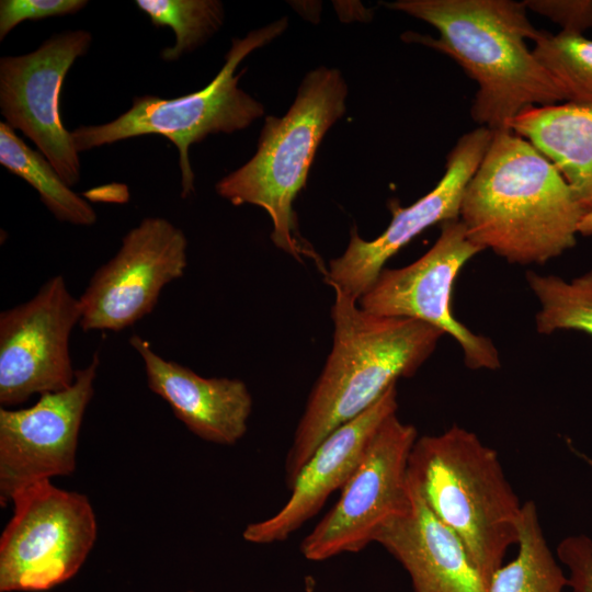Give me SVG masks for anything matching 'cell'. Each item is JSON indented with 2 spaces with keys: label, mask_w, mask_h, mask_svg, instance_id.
Wrapping results in <instances>:
<instances>
[{
  "label": "cell",
  "mask_w": 592,
  "mask_h": 592,
  "mask_svg": "<svg viewBox=\"0 0 592 592\" xmlns=\"http://www.w3.org/2000/svg\"><path fill=\"white\" fill-rule=\"evenodd\" d=\"M11 502L13 514L0 538V591H45L76 576L98 533L88 497L43 480Z\"/></svg>",
  "instance_id": "cell-7"
},
{
  "label": "cell",
  "mask_w": 592,
  "mask_h": 592,
  "mask_svg": "<svg viewBox=\"0 0 592 592\" xmlns=\"http://www.w3.org/2000/svg\"><path fill=\"white\" fill-rule=\"evenodd\" d=\"M80 319L79 298L61 275L47 280L27 301L0 314L1 406H16L35 394L59 391L73 383L69 339Z\"/></svg>",
  "instance_id": "cell-11"
},
{
  "label": "cell",
  "mask_w": 592,
  "mask_h": 592,
  "mask_svg": "<svg viewBox=\"0 0 592 592\" xmlns=\"http://www.w3.org/2000/svg\"><path fill=\"white\" fill-rule=\"evenodd\" d=\"M346 96V82L337 68L320 66L309 71L287 113L265 118L254 156L215 186L218 195L236 206L262 207L273 223L274 244L299 261L301 253H315L298 240L293 202L306 184L325 134L345 113Z\"/></svg>",
  "instance_id": "cell-5"
},
{
  "label": "cell",
  "mask_w": 592,
  "mask_h": 592,
  "mask_svg": "<svg viewBox=\"0 0 592 592\" xmlns=\"http://www.w3.org/2000/svg\"><path fill=\"white\" fill-rule=\"evenodd\" d=\"M286 27L287 18H282L249 32L243 38H232L220 71L200 91L174 99L150 94L135 96L132 107L115 119L77 127L71 132L77 151L145 135L166 137L179 152L181 195L183 198L190 196L194 191L190 147L209 134L244 129L264 114L263 105L238 87L241 75H236V69L246 56L277 37Z\"/></svg>",
  "instance_id": "cell-6"
},
{
  "label": "cell",
  "mask_w": 592,
  "mask_h": 592,
  "mask_svg": "<svg viewBox=\"0 0 592 592\" xmlns=\"http://www.w3.org/2000/svg\"><path fill=\"white\" fill-rule=\"evenodd\" d=\"M0 164L33 186L58 220L77 226H91L96 221L93 207L71 190L41 152L31 149L4 122H0Z\"/></svg>",
  "instance_id": "cell-19"
},
{
  "label": "cell",
  "mask_w": 592,
  "mask_h": 592,
  "mask_svg": "<svg viewBox=\"0 0 592 592\" xmlns=\"http://www.w3.org/2000/svg\"><path fill=\"white\" fill-rule=\"evenodd\" d=\"M409 487V506L380 526L374 542L405 568L413 592H487L460 539L435 516L410 481Z\"/></svg>",
  "instance_id": "cell-17"
},
{
  "label": "cell",
  "mask_w": 592,
  "mask_h": 592,
  "mask_svg": "<svg viewBox=\"0 0 592 592\" xmlns=\"http://www.w3.org/2000/svg\"><path fill=\"white\" fill-rule=\"evenodd\" d=\"M519 551L491 576L487 592H563L568 576L559 566L543 533L536 504L522 505Z\"/></svg>",
  "instance_id": "cell-20"
},
{
  "label": "cell",
  "mask_w": 592,
  "mask_h": 592,
  "mask_svg": "<svg viewBox=\"0 0 592 592\" xmlns=\"http://www.w3.org/2000/svg\"><path fill=\"white\" fill-rule=\"evenodd\" d=\"M87 4L86 0H1L0 41L26 20L75 14Z\"/></svg>",
  "instance_id": "cell-24"
},
{
  "label": "cell",
  "mask_w": 592,
  "mask_h": 592,
  "mask_svg": "<svg viewBox=\"0 0 592 592\" xmlns=\"http://www.w3.org/2000/svg\"><path fill=\"white\" fill-rule=\"evenodd\" d=\"M483 249L473 242L462 220L441 224L434 244L418 260L399 269H384L357 300L373 315L410 318L449 334L471 369H497L501 362L492 341L477 334L452 314L451 298L463 266Z\"/></svg>",
  "instance_id": "cell-9"
},
{
  "label": "cell",
  "mask_w": 592,
  "mask_h": 592,
  "mask_svg": "<svg viewBox=\"0 0 592 592\" xmlns=\"http://www.w3.org/2000/svg\"><path fill=\"white\" fill-rule=\"evenodd\" d=\"M135 4L152 25L169 26L174 32L175 44L160 53L167 61L200 47L224 23V5L217 0H137Z\"/></svg>",
  "instance_id": "cell-23"
},
{
  "label": "cell",
  "mask_w": 592,
  "mask_h": 592,
  "mask_svg": "<svg viewBox=\"0 0 592 592\" xmlns=\"http://www.w3.org/2000/svg\"><path fill=\"white\" fill-rule=\"evenodd\" d=\"M386 5L439 31V38L407 35L453 58L477 82L470 115L480 126L503 129L528 107L565 102L558 84L525 44L539 30L531 24L523 2L398 0Z\"/></svg>",
  "instance_id": "cell-3"
},
{
  "label": "cell",
  "mask_w": 592,
  "mask_h": 592,
  "mask_svg": "<svg viewBox=\"0 0 592 592\" xmlns=\"http://www.w3.org/2000/svg\"><path fill=\"white\" fill-rule=\"evenodd\" d=\"M534 11L560 25L562 32L582 34L592 27V0H525Z\"/></svg>",
  "instance_id": "cell-26"
},
{
  "label": "cell",
  "mask_w": 592,
  "mask_h": 592,
  "mask_svg": "<svg viewBox=\"0 0 592 592\" xmlns=\"http://www.w3.org/2000/svg\"><path fill=\"white\" fill-rule=\"evenodd\" d=\"M333 289V344L286 455L288 490L331 432L375 403L398 378L413 376L444 335L420 320L369 314Z\"/></svg>",
  "instance_id": "cell-2"
},
{
  "label": "cell",
  "mask_w": 592,
  "mask_h": 592,
  "mask_svg": "<svg viewBox=\"0 0 592 592\" xmlns=\"http://www.w3.org/2000/svg\"><path fill=\"white\" fill-rule=\"evenodd\" d=\"M409 481L435 516L460 539L486 584L519 542L522 505L497 452L454 424L418 437Z\"/></svg>",
  "instance_id": "cell-4"
},
{
  "label": "cell",
  "mask_w": 592,
  "mask_h": 592,
  "mask_svg": "<svg viewBox=\"0 0 592 592\" xmlns=\"http://www.w3.org/2000/svg\"><path fill=\"white\" fill-rule=\"evenodd\" d=\"M493 130L480 126L462 135L446 158L445 172L428 194L401 207L391 202L392 218L375 239L351 230L345 251L330 260L328 283L358 300L377 280L386 262L426 228L458 219L466 186L479 167Z\"/></svg>",
  "instance_id": "cell-14"
},
{
  "label": "cell",
  "mask_w": 592,
  "mask_h": 592,
  "mask_svg": "<svg viewBox=\"0 0 592 592\" xmlns=\"http://www.w3.org/2000/svg\"><path fill=\"white\" fill-rule=\"evenodd\" d=\"M186 250L184 232L171 221L144 218L91 276L79 297L80 328L119 332L149 315L164 286L183 276Z\"/></svg>",
  "instance_id": "cell-10"
},
{
  "label": "cell",
  "mask_w": 592,
  "mask_h": 592,
  "mask_svg": "<svg viewBox=\"0 0 592 592\" xmlns=\"http://www.w3.org/2000/svg\"><path fill=\"white\" fill-rule=\"evenodd\" d=\"M99 364L95 353L76 371L68 388L43 394L29 408L0 409L1 506L35 482L75 471L79 432L94 395Z\"/></svg>",
  "instance_id": "cell-12"
},
{
  "label": "cell",
  "mask_w": 592,
  "mask_h": 592,
  "mask_svg": "<svg viewBox=\"0 0 592 592\" xmlns=\"http://www.w3.org/2000/svg\"><path fill=\"white\" fill-rule=\"evenodd\" d=\"M578 234L582 236L592 235V209L583 214L578 226Z\"/></svg>",
  "instance_id": "cell-27"
},
{
  "label": "cell",
  "mask_w": 592,
  "mask_h": 592,
  "mask_svg": "<svg viewBox=\"0 0 592 592\" xmlns=\"http://www.w3.org/2000/svg\"><path fill=\"white\" fill-rule=\"evenodd\" d=\"M397 387L391 385L364 412L331 432L316 448L289 489L287 502L272 516L251 523L244 540L273 544L287 539L315 516L330 494L342 489L360 464L372 437L397 413Z\"/></svg>",
  "instance_id": "cell-15"
},
{
  "label": "cell",
  "mask_w": 592,
  "mask_h": 592,
  "mask_svg": "<svg viewBox=\"0 0 592 592\" xmlns=\"http://www.w3.org/2000/svg\"><path fill=\"white\" fill-rule=\"evenodd\" d=\"M417 439V429L397 413L382 423L339 500L303 539L306 559L358 553L374 542L380 526L409 506L408 462Z\"/></svg>",
  "instance_id": "cell-8"
},
{
  "label": "cell",
  "mask_w": 592,
  "mask_h": 592,
  "mask_svg": "<svg viewBox=\"0 0 592 592\" xmlns=\"http://www.w3.org/2000/svg\"><path fill=\"white\" fill-rule=\"evenodd\" d=\"M526 280L539 301V333L570 330L592 335V270L570 281L535 272H528Z\"/></svg>",
  "instance_id": "cell-21"
},
{
  "label": "cell",
  "mask_w": 592,
  "mask_h": 592,
  "mask_svg": "<svg viewBox=\"0 0 592 592\" xmlns=\"http://www.w3.org/2000/svg\"><path fill=\"white\" fill-rule=\"evenodd\" d=\"M129 344L143 361L150 390L169 403L192 433L220 445H234L244 436L253 400L242 380L203 377L163 358L138 334L129 338Z\"/></svg>",
  "instance_id": "cell-16"
},
{
  "label": "cell",
  "mask_w": 592,
  "mask_h": 592,
  "mask_svg": "<svg viewBox=\"0 0 592 592\" xmlns=\"http://www.w3.org/2000/svg\"><path fill=\"white\" fill-rule=\"evenodd\" d=\"M569 184L528 140L493 130L463 195L468 238L510 263L545 264L577 242L583 216Z\"/></svg>",
  "instance_id": "cell-1"
},
{
  "label": "cell",
  "mask_w": 592,
  "mask_h": 592,
  "mask_svg": "<svg viewBox=\"0 0 592 592\" xmlns=\"http://www.w3.org/2000/svg\"><path fill=\"white\" fill-rule=\"evenodd\" d=\"M534 42L535 59L558 84L565 102L592 104V39L539 30Z\"/></svg>",
  "instance_id": "cell-22"
},
{
  "label": "cell",
  "mask_w": 592,
  "mask_h": 592,
  "mask_svg": "<svg viewBox=\"0 0 592 592\" xmlns=\"http://www.w3.org/2000/svg\"><path fill=\"white\" fill-rule=\"evenodd\" d=\"M86 30L54 35L35 50L0 58V112L20 129L71 187L80 180V159L71 132L61 123L59 94L73 62L87 54Z\"/></svg>",
  "instance_id": "cell-13"
},
{
  "label": "cell",
  "mask_w": 592,
  "mask_h": 592,
  "mask_svg": "<svg viewBox=\"0 0 592 592\" xmlns=\"http://www.w3.org/2000/svg\"><path fill=\"white\" fill-rule=\"evenodd\" d=\"M506 128L528 140L557 168L583 213L592 209V104L532 106Z\"/></svg>",
  "instance_id": "cell-18"
},
{
  "label": "cell",
  "mask_w": 592,
  "mask_h": 592,
  "mask_svg": "<svg viewBox=\"0 0 592 592\" xmlns=\"http://www.w3.org/2000/svg\"><path fill=\"white\" fill-rule=\"evenodd\" d=\"M558 560L569 571L572 592H592V539L584 534L570 535L557 546Z\"/></svg>",
  "instance_id": "cell-25"
}]
</instances>
